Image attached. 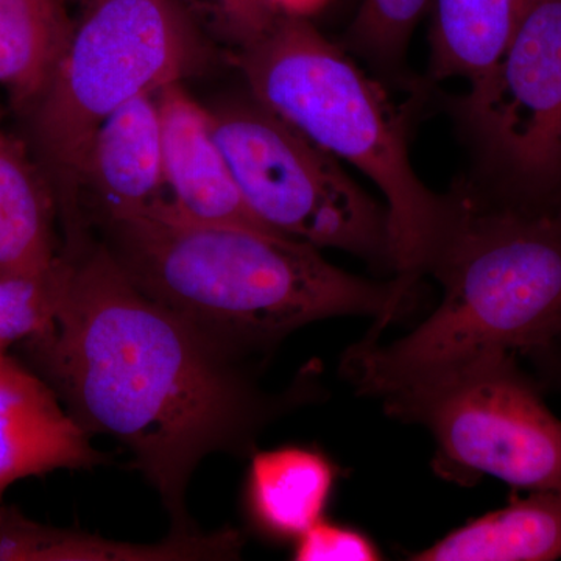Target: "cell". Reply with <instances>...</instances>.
<instances>
[{
  "label": "cell",
  "mask_w": 561,
  "mask_h": 561,
  "mask_svg": "<svg viewBox=\"0 0 561 561\" xmlns=\"http://www.w3.org/2000/svg\"><path fill=\"white\" fill-rule=\"evenodd\" d=\"M54 205L24 151L0 130V276H39L60 262Z\"/></svg>",
  "instance_id": "9a60e30c"
},
{
  "label": "cell",
  "mask_w": 561,
  "mask_h": 561,
  "mask_svg": "<svg viewBox=\"0 0 561 561\" xmlns=\"http://www.w3.org/2000/svg\"><path fill=\"white\" fill-rule=\"evenodd\" d=\"M531 367L537 371V381L542 390H553L561 393V337L548 345L527 353Z\"/></svg>",
  "instance_id": "7402d4cb"
},
{
  "label": "cell",
  "mask_w": 561,
  "mask_h": 561,
  "mask_svg": "<svg viewBox=\"0 0 561 561\" xmlns=\"http://www.w3.org/2000/svg\"><path fill=\"white\" fill-rule=\"evenodd\" d=\"M491 158L527 205L561 187V0H534L507 49L461 103Z\"/></svg>",
  "instance_id": "ba28073f"
},
{
  "label": "cell",
  "mask_w": 561,
  "mask_h": 561,
  "mask_svg": "<svg viewBox=\"0 0 561 561\" xmlns=\"http://www.w3.org/2000/svg\"><path fill=\"white\" fill-rule=\"evenodd\" d=\"M68 262L39 276H0V348L27 341L54 320L65 289Z\"/></svg>",
  "instance_id": "ac0fdd59"
},
{
  "label": "cell",
  "mask_w": 561,
  "mask_h": 561,
  "mask_svg": "<svg viewBox=\"0 0 561 561\" xmlns=\"http://www.w3.org/2000/svg\"><path fill=\"white\" fill-rule=\"evenodd\" d=\"M65 257L57 312L28 353L81 430L131 453L173 534L195 531L186 494L203 459L253 451L268 423L316 391L302 378L262 391L245 357L144 294L102 243Z\"/></svg>",
  "instance_id": "6da1fadb"
},
{
  "label": "cell",
  "mask_w": 561,
  "mask_h": 561,
  "mask_svg": "<svg viewBox=\"0 0 561 561\" xmlns=\"http://www.w3.org/2000/svg\"><path fill=\"white\" fill-rule=\"evenodd\" d=\"M88 187L99 221L149 216L171 205L157 94L125 103L95 131L80 190Z\"/></svg>",
  "instance_id": "8fae6325"
},
{
  "label": "cell",
  "mask_w": 561,
  "mask_h": 561,
  "mask_svg": "<svg viewBox=\"0 0 561 561\" xmlns=\"http://www.w3.org/2000/svg\"><path fill=\"white\" fill-rule=\"evenodd\" d=\"M427 272L440 306L409 334L351 346L342 370L357 393L391 391L491 353L526 356L561 337V206L448 198Z\"/></svg>",
  "instance_id": "3957f363"
},
{
  "label": "cell",
  "mask_w": 561,
  "mask_h": 561,
  "mask_svg": "<svg viewBox=\"0 0 561 561\" xmlns=\"http://www.w3.org/2000/svg\"><path fill=\"white\" fill-rule=\"evenodd\" d=\"M162 164L176 216L202 224L268 230L254 217L213 131L209 110L195 102L180 81L157 94ZM275 232V231H272Z\"/></svg>",
  "instance_id": "9c48e42d"
},
{
  "label": "cell",
  "mask_w": 561,
  "mask_h": 561,
  "mask_svg": "<svg viewBox=\"0 0 561 561\" xmlns=\"http://www.w3.org/2000/svg\"><path fill=\"white\" fill-rule=\"evenodd\" d=\"M280 13L297 14L305 16L309 11L319 9L324 0H268Z\"/></svg>",
  "instance_id": "603a6c76"
},
{
  "label": "cell",
  "mask_w": 561,
  "mask_h": 561,
  "mask_svg": "<svg viewBox=\"0 0 561 561\" xmlns=\"http://www.w3.org/2000/svg\"><path fill=\"white\" fill-rule=\"evenodd\" d=\"M209 114L243 201L262 225L319 250L348 251L394 268L389 213L335 157L251 95L219 103Z\"/></svg>",
  "instance_id": "52a82bcc"
},
{
  "label": "cell",
  "mask_w": 561,
  "mask_h": 561,
  "mask_svg": "<svg viewBox=\"0 0 561 561\" xmlns=\"http://www.w3.org/2000/svg\"><path fill=\"white\" fill-rule=\"evenodd\" d=\"M337 481L330 457L306 446H283L251 457L245 511L251 526L275 541H297L324 518Z\"/></svg>",
  "instance_id": "4fadbf2b"
},
{
  "label": "cell",
  "mask_w": 561,
  "mask_h": 561,
  "mask_svg": "<svg viewBox=\"0 0 561 561\" xmlns=\"http://www.w3.org/2000/svg\"><path fill=\"white\" fill-rule=\"evenodd\" d=\"M391 419L420 424L446 481L483 476L523 490H561V421L518 354L491 353L381 398Z\"/></svg>",
  "instance_id": "8992f818"
},
{
  "label": "cell",
  "mask_w": 561,
  "mask_h": 561,
  "mask_svg": "<svg viewBox=\"0 0 561 561\" xmlns=\"http://www.w3.org/2000/svg\"><path fill=\"white\" fill-rule=\"evenodd\" d=\"M73 24L66 0H0V84L32 110L68 49Z\"/></svg>",
  "instance_id": "e0dca14e"
},
{
  "label": "cell",
  "mask_w": 561,
  "mask_h": 561,
  "mask_svg": "<svg viewBox=\"0 0 561 561\" xmlns=\"http://www.w3.org/2000/svg\"><path fill=\"white\" fill-rule=\"evenodd\" d=\"M198 54L197 31L180 0H83L68 49L32 108L36 149L66 208L73 210L103 122L183 79Z\"/></svg>",
  "instance_id": "5b68a950"
},
{
  "label": "cell",
  "mask_w": 561,
  "mask_h": 561,
  "mask_svg": "<svg viewBox=\"0 0 561 561\" xmlns=\"http://www.w3.org/2000/svg\"><path fill=\"white\" fill-rule=\"evenodd\" d=\"M239 66L251 98L376 183L387 201L394 271L415 284L440 242L448 198L413 171L405 128L381 88L297 14H276L242 43Z\"/></svg>",
  "instance_id": "277c9868"
},
{
  "label": "cell",
  "mask_w": 561,
  "mask_h": 561,
  "mask_svg": "<svg viewBox=\"0 0 561 561\" xmlns=\"http://www.w3.org/2000/svg\"><path fill=\"white\" fill-rule=\"evenodd\" d=\"M101 225L102 245L144 294L236 356L335 317H373L367 337L379 339L413 290L401 276L351 275L278 232L192 221L171 206Z\"/></svg>",
  "instance_id": "7a4b0ae2"
},
{
  "label": "cell",
  "mask_w": 561,
  "mask_h": 561,
  "mask_svg": "<svg viewBox=\"0 0 561 561\" xmlns=\"http://www.w3.org/2000/svg\"><path fill=\"white\" fill-rule=\"evenodd\" d=\"M242 538L236 530L169 534L160 542H122L80 530L54 529L0 511V560L9 561H191L236 559Z\"/></svg>",
  "instance_id": "7c38bea8"
},
{
  "label": "cell",
  "mask_w": 561,
  "mask_h": 561,
  "mask_svg": "<svg viewBox=\"0 0 561 561\" xmlns=\"http://www.w3.org/2000/svg\"><path fill=\"white\" fill-rule=\"evenodd\" d=\"M184 7L195 10H206L213 14L217 24L225 33L238 41L239 46L251 36L267 27L276 14V10L268 0H180Z\"/></svg>",
  "instance_id": "44dd1931"
},
{
  "label": "cell",
  "mask_w": 561,
  "mask_h": 561,
  "mask_svg": "<svg viewBox=\"0 0 561 561\" xmlns=\"http://www.w3.org/2000/svg\"><path fill=\"white\" fill-rule=\"evenodd\" d=\"M57 391L0 348V497L13 483L101 463Z\"/></svg>",
  "instance_id": "30bf717a"
},
{
  "label": "cell",
  "mask_w": 561,
  "mask_h": 561,
  "mask_svg": "<svg viewBox=\"0 0 561 561\" xmlns=\"http://www.w3.org/2000/svg\"><path fill=\"white\" fill-rule=\"evenodd\" d=\"M431 0H362L351 41L376 60H397Z\"/></svg>",
  "instance_id": "d6986e66"
},
{
  "label": "cell",
  "mask_w": 561,
  "mask_h": 561,
  "mask_svg": "<svg viewBox=\"0 0 561 561\" xmlns=\"http://www.w3.org/2000/svg\"><path fill=\"white\" fill-rule=\"evenodd\" d=\"M382 553L364 531L320 519L294 542L298 561H375Z\"/></svg>",
  "instance_id": "ffe728a7"
},
{
  "label": "cell",
  "mask_w": 561,
  "mask_h": 561,
  "mask_svg": "<svg viewBox=\"0 0 561 561\" xmlns=\"http://www.w3.org/2000/svg\"><path fill=\"white\" fill-rule=\"evenodd\" d=\"M561 559V490L512 494L486 513L412 553L413 561H552Z\"/></svg>",
  "instance_id": "5bb4252c"
},
{
  "label": "cell",
  "mask_w": 561,
  "mask_h": 561,
  "mask_svg": "<svg viewBox=\"0 0 561 561\" xmlns=\"http://www.w3.org/2000/svg\"><path fill=\"white\" fill-rule=\"evenodd\" d=\"M534 0H431L435 79L481 81L507 49Z\"/></svg>",
  "instance_id": "2e32d148"
},
{
  "label": "cell",
  "mask_w": 561,
  "mask_h": 561,
  "mask_svg": "<svg viewBox=\"0 0 561 561\" xmlns=\"http://www.w3.org/2000/svg\"><path fill=\"white\" fill-rule=\"evenodd\" d=\"M557 205L561 206V187L559 192V197H557Z\"/></svg>",
  "instance_id": "cb8c5ba5"
}]
</instances>
